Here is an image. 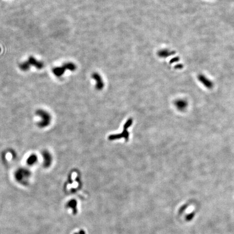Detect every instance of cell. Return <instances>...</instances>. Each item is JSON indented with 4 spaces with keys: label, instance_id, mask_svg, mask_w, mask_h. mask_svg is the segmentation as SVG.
I'll return each mask as SVG.
<instances>
[{
    "label": "cell",
    "instance_id": "6",
    "mask_svg": "<svg viewBox=\"0 0 234 234\" xmlns=\"http://www.w3.org/2000/svg\"><path fill=\"white\" fill-rule=\"evenodd\" d=\"M198 80H199L203 85H205L206 87L211 88L212 87L213 84L211 83L210 80L206 79V77H204L202 75H200L198 76Z\"/></svg>",
    "mask_w": 234,
    "mask_h": 234
},
{
    "label": "cell",
    "instance_id": "9",
    "mask_svg": "<svg viewBox=\"0 0 234 234\" xmlns=\"http://www.w3.org/2000/svg\"><path fill=\"white\" fill-rule=\"evenodd\" d=\"M74 234H86L85 231L84 230H80L79 232L75 233Z\"/></svg>",
    "mask_w": 234,
    "mask_h": 234
},
{
    "label": "cell",
    "instance_id": "5",
    "mask_svg": "<svg viewBox=\"0 0 234 234\" xmlns=\"http://www.w3.org/2000/svg\"><path fill=\"white\" fill-rule=\"evenodd\" d=\"M38 161V157L36 154L32 153L31 155H29L27 160H26V163L28 166H34V165L36 164V163Z\"/></svg>",
    "mask_w": 234,
    "mask_h": 234
},
{
    "label": "cell",
    "instance_id": "7",
    "mask_svg": "<svg viewBox=\"0 0 234 234\" xmlns=\"http://www.w3.org/2000/svg\"><path fill=\"white\" fill-rule=\"evenodd\" d=\"M68 206L69 208H71L73 214H76L77 211V202L75 200H71L69 201L68 203Z\"/></svg>",
    "mask_w": 234,
    "mask_h": 234
},
{
    "label": "cell",
    "instance_id": "4",
    "mask_svg": "<svg viewBox=\"0 0 234 234\" xmlns=\"http://www.w3.org/2000/svg\"><path fill=\"white\" fill-rule=\"evenodd\" d=\"M42 157L43 159V166L45 168L51 166L53 162V157L51 153L47 150H44L42 152Z\"/></svg>",
    "mask_w": 234,
    "mask_h": 234
},
{
    "label": "cell",
    "instance_id": "2",
    "mask_svg": "<svg viewBox=\"0 0 234 234\" xmlns=\"http://www.w3.org/2000/svg\"><path fill=\"white\" fill-rule=\"evenodd\" d=\"M31 176V172L28 169L24 167L18 168L14 173V177L18 183L26 184Z\"/></svg>",
    "mask_w": 234,
    "mask_h": 234
},
{
    "label": "cell",
    "instance_id": "8",
    "mask_svg": "<svg viewBox=\"0 0 234 234\" xmlns=\"http://www.w3.org/2000/svg\"><path fill=\"white\" fill-rule=\"evenodd\" d=\"M176 105L177 106L178 108H183L186 106L185 102L183 101H177L176 102Z\"/></svg>",
    "mask_w": 234,
    "mask_h": 234
},
{
    "label": "cell",
    "instance_id": "3",
    "mask_svg": "<svg viewBox=\"0 0 234 234\" xmlns=\"http://www.w3.org/2000/svg\"><path fill=\"white\" fill-rule=\"evenodd\" d=\"M31 66H35L38 69H41L44 66V64L42 62L37 60L34 57H31L27 60V61L25 62L23 64H21L20 67L22 71H26L29 69Z\"/></svg>",
    "mask_w": 234,
    "mask_h": 234
},
{
    "label": "cell",
    "instance_id": "1",
    "mask_svg": "<svg viewBox=\"0 0 234 234\" xmlns=\"http://www.w3.org/2000/svg\"><path fill=\"white\" fill-rule=\"evenodd\" d=\"M35 114L40 118V120L37 123V125L39 127L44 129L49 126L51 123V116L48 112L44 110L40 109L36 111Z\"/></svg>",
    "mask_w": 234,
    "mask_h": 234
}]
</instances>
